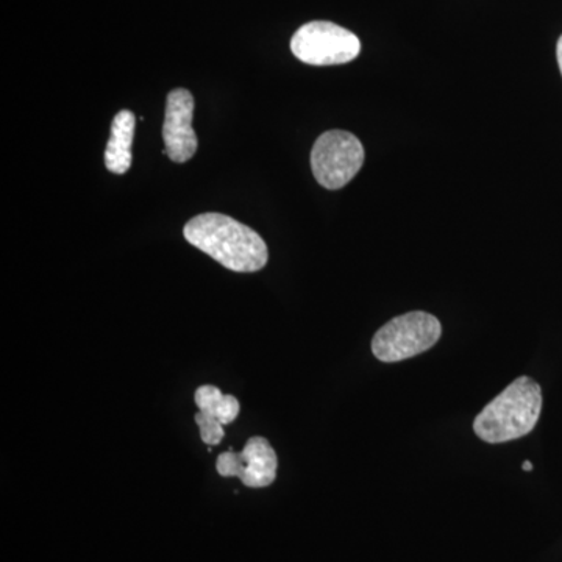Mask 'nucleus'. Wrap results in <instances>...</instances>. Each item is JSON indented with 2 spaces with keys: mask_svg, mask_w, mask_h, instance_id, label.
Segmentation results:
<instances>
[{
  "mask_svg": "<svg viewBox=\"0 0 562 562\" xmlns=\"http://www.w3.org/2000/svg\"><path fill=\"white\" fill-rule=\"evenodd\" d=\"M183 235L191 246L233 272H257L268 265L265 239L225 214H199L184 225Z\"/></svg>",
  "mask_w": 562,
  "mask_h": 562,
  "instance_id": "1",
  "label": "nucleus"
},
{
  "mask_svg": "<svg viewBox=\"0 0 562 562\" xmlns=\"http://www.w3.org/2000/svg\"><path fill=\"white\" fill-rule=\"evenodd\" d=\"M541 412V386L530 376H519L484 406L473 420V430L484 442L514 441L535 430Z\"/></svg>",
  "mask_w": 562,
  "mask_h": 562,
  "instance_id": "2",
  "label": "nucleus"
},
{
  "mask_svg": "<svg viewBox=\"0 0 562 562\" xmlns=\"http://www.w3.org/2000/svg\"><path fill=\"white\" fill-rule=\"evenodd\" d=\"M442 327L430 313L402 314L373 336L372 351L380 361L398 362L430 350L441 338Z\"/></svg>",
  "mask_w": 562,
  "mask_h": 562,
  "instance_id": "3",
  "label": "nucleus"
},
{
  "mask_svg": "<svg viewBox=\"0 0 562 562\" xmlns=\"http://www.w3.org/2000/svg\"><path fill=\"white\" fill-rule=\"evenodd\" d=\"M291 50L306 65H346L360 55L361 43L355 33L333 22L313 21L294 33Z\"/></svg>",
  "mask_w": 562,
  "mask_h": 562,
  "instance_id": "4",
  "label": "nucleus"
},
{
  "mask_svg": "<svg viewBox=\"0 0 562 562\" xmlns=\"http://www.w3.org/2000/svg\"><path fill=\"white\" fill-rule=\"evenodd\" d=\"M364 162V147L349 132H325L314 143L312 169L314 179L327 190H341L355 179Z\"/></svg>",
  "mask_w": 562,
  "mask_h": 562,
  "instance_id": "5",
  "label": "nucleus"
},
{
  "mask_svg": "<svg viewBox=\"0 0 562 562\" xmlns=\"http://www.w3.org/2000/svg\"><path fill=\"white\" fill-rule=\"evenodd\" d=\"M276 450L261 436H255L246 443L241 453L225 452L220 454L216 469L225 479L236 476L247 487H266L276 482Z\"/></svg>",
  "mask_w": 562,
  "mask_h": 562,
  "instance_id": "6",
  "label": "nucleus"
},
{
  "mask_svg": "<svg viewBox=\"0 0 562 562\" xmlns=\"http://www.w3.org/2000/svg\"><path fill=\"white\" fill-rule=\"evenodd\" d=\"M194 98L188 90L179 88L169 92L166 99L165 125H162V139H165V154L173 162H187L198 151V135L192 128L194 117Z\"/></svg>",
  "mask_w": 562,
  "mask_h": 562,
  "instance_id": "7",
  "label": "nucleus"
},
{
  "mask_svg": "<svg viewBox=\"0 0 562 562\" xmlns=\"http://www.w3.org/2000/svg\"><path fill=\"white\" fill-rule=\"evenodd\" d=\"M135 114L121 110L111 124L110 140L106 144L105 166L110 172L125 173L132 166L133 136H135Z\"/></svg>",
  "mask_w": 562,
  "mask_h": 562,
  "instance_id": "8",
  "label": "nucleus"
},
{
  "mask_svg": "<svg viewBox=\"0 0 562 562\" xmlns=\"http://www.w3.org/2000/svg\"><path fill=\"white\" fill-rule=\"evenodd\" d=\"M194 398L199 412L216 417L222 425L232 424L238 417L239 409H241L238 398L233 397V395H224L220 387L210 386V384L199 387L195 391Z\"/></svg>",
  "mask_w": 562,
  "mask_h": 562,
  "instance_id": "9",
  "label": "nucleus"
},
{
  "mask_svg": "<svg viewBox=\"0 0 562 562\" xmlns=\"http://www.w3.org/2000/svg\"><path fill=\"white\" fill-rule=\"evenodd\" d=\"M194 419L198 422L199 428H201L203 442L209 443V446H217L222 441V438H224V425L216 417L199 412L195 414Z\"/></svg>",
  "mask_w": 562,
  "mask_h": 562,
  "instance_id": "10",
  "label": "nucleus"
},
{
  "mask_svg": "<svg viewBox=\"0 0 562 562\" xmlns=\"http://www.w3.org/2000/svg\"><path fill=\"white\" fill-rule=\"evenodd\" d=\"M557 57H558V65H560V69H561V74H562V36H561L560 41H558Z\"/></svg>",
  "mask_w": 562,
  "mask_h": 562,
  "instance_id": "11",
  "label": "nucleus"
},
{
  "mask_svg": "<svg viewBox=\"0 0 562 562\" xmlns=\"http://www.w3.org/2000/svg\"><path fill=\"white\" fill-rule=\"evenodd\" d=\"M524 471H532V464L530 461H525L522 464Z\"/></svg>",
  "mask_w": 562,
  "mask_h": 562,
  "instance_id": "12",
  "label": "nucleus"
}]
</instances>
